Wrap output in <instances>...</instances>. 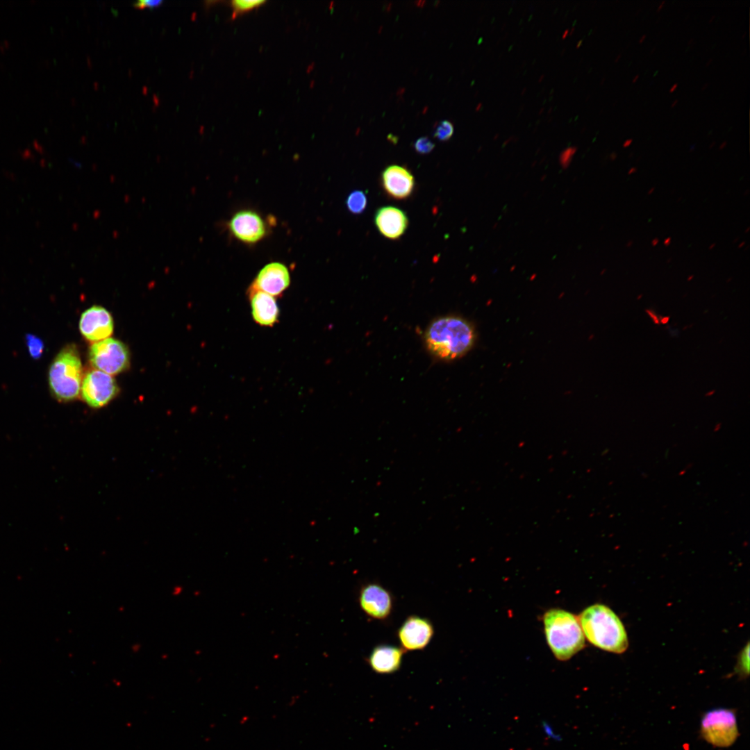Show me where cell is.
<instances>
[{"mask_svg": "<svg viewBox=\"0 0 750 750\" xmlns=\"http://www.w3.org/2000/svg\"><path fill=\"white\" fill-rule=\"evenodd\" d=\"M665 3V1H662V2H661V3H660V4H659V6H658V8H657V11H659V10H660L661 8H662V7H663V6H664Z\"/></svg>", "mask_w": 750, "mask_h": 750, "instance_id": "cell-35", "label": "cell"}, {"mask_svg": "<svg viewBox=\"0 0 750 750\" xmlns=\"http://www.w3.org/2000/svg\"><path fill=\"white\" fill-rule=\"evenodd\" d=\"M659 243V239L656 238L651 240L652 247H656Z\"/></svg>", "mask_w": 750, "mask_h": 750, "instance_id": "cell-31", "label": "cell"}, {"mask_svg": "<svg viewBox=\"0 0 750 750\" xmlns=\"http://www.w3.org/2000/svg\"><path fill=\"white\" fill-rule=\"evenodd\" d=\"M403 653V649L392 645H379L372 650L368 662L377 673H392L400 667Z\"/></svg>", "mask_w": 750, "mask_h": 750, "instance_id": "cell-16", "label": "cell"}, {"mask_svg": "<svg viewBox=\"0 0 750 750\" xmlns=\"http://www.w3.org/2000/svg\"><path fill=\"white\" fill-rule=\"evenodd\" d=\"M435 144L427 137H421L414 143L415 150L420 154H427L432 151Z\"/></svg>", "mask_w": 750, "mask_h": 750, "instance_id": "cell-22", "label": "cell"}, {"mask_svg": "<svg viewBox=\"0 0 750 750\" xmlns=\"http://www.w3.org/2000/svg\"><path fill=\"white\" fill-rule=\"evenodd\" d=\"M161 3H162V1H158V0L138 1H137L135 3H134V6H136V7H139V8L147 7V6H148V7H153V6H158Z\"/></svg>", "mask_w": 750, "mask_h": 750, "instance_id": "cell-24", "label": "cell"}, {"mask_svg": "<svg viewBox=\"0 0 750 750\" xmlns=\"http://www.w3.org/2000/svg\"><path fill=\"white\" fill-rule=\"evenodd\" d=\"M26 344L28 348L29 355L33 359H39L44 353V344L42 339L33 334H26Z\"/></svg>", "mask_w": 750, "mask_h": 750, "instance_id": "cell-18", "label": "cell"}, {"mask_svg": "<svg viewBox=\"0 0 750 750\" xmlns=\"http://www.w3.org/2000/svg\"><path fill=\"white\" fill-rule=\"evenodd\" d=\"M251 315L254 321L264 326L278 322L279 309L274 297L250 285L249 288Z\"/></svg>", "mask_w": 750, "mask_h": 750, "instance_id": "cell-15", "label": "cell"}, {"mask_svg": "<svg viewBox=\"0 0 750 750\" xmlns=\"http://www.w3.org/2000/svg\"><path fill=\"white\" fill-rule=\"evenodd\" d=\"M660 324L666 325L670 320V316H660L659 315Z\"/></svg>", "mask_w": 750, "mask_h": 750, "instance_id": "cell-26", "label": "cell"}, {"mask_svg": "<svg viewBox=\"0 0 750 750\" xmlns=\"http://www.w3.org/2000/svg\"><path fill=\"white\" fill-rule=\"evenodd\" d=\"M620 58H621V54L619 53V54H618V55L617 56V57L615 58V62H617V61L619 60V59Z\"/></svg>", "mask_w": 750, "mask_h": 750, "instance_id": "cell-47", "label": "cell"}, {"mask_svg": "<svg viewBox=\"0 0 750 750\" xmlns=\"http://www.w3.org/2000/svg\"><path fill=\"white\" fill-rule=\"evenodd\" d=\"M642 297H643V294H638V295L637 296V297H636V299H637V300H640V299H641L642 298Z\"/></svg>", "mask_w": 750, "mask_h": 750, "instance_id": "cell-46", "label": "cell"}, {"mask_svg": "<svg viewBox=\"0 0 750 750\" xmlns=\"http://www.w3.org/2000/svg\"><path fill=\"white\" fill-rule=\"evenodd\" d=\"M638 78H639V75L638 74L633 78L632 82L633 83L636 82V81L638 79Z\"/></svg>", "mask_w": 750, "mask_h": 750, "instance_id": "cell-44", "label": "cell"}, {"mask_svg": "<svg viewBox=\"0 0 750 750\" xmlns=\"http://www.w3.org/2000/svg\"><path fill=\"white\" fill-rule=\"evenodd\" d=\"M265 2L264 0H233L231 1V6L233 8L232 17H235L236 15L258 7Z\"/></svg>", "mask_w": 750, "mask_h": 750, "instance_id": "cell-19", "label": "cell"}, {"mask_svg": "<svg viewBox=\"0 0 750 750\" xmlns=\"http://www.w3.org/2000/svg\"><path fill=\"white\" fill-rule=\"evenodd\" d=\"M89 359L96 369L110 375L126 370L130 362L126 345L113 338L94 342L90 348Z\"/></svg>", "mask_w": 750, "mask_h": 750, "instance_id": "cell-6", "label": "cell"}, {"mask_svg": "<svg viewBox=\"0 0 750 750\" xmlns=\"http://www.w3.org/2000/svg\"><path fill=\"white\" fill-rule=\"evenodd\" d=\"M694 276L693 274H691V275H690V276H688V278H687V281H692V279L694 278Z\"/></svg>", "mask_w": 750, "mask_h": 750, "instance_id": "cell-40", "label": "cell"}, {"mask_svg": "<svg viewBox=\"0 0 750 750\" xmlns=\"http://www.w3.org/2000/svg\"><path fill=\"white\" fill-rule=\"evenodd\" d=\"M747 35V33H744L742 35V38H744Z\"/></svg>", "mask_w": 750, "mask_h": 750, "instance_id": "cell-57", "label": "cell"}, {"mask_svg": "<svg viewBox=\"0 0 750 750\" xmlns=\"http://www.w3.org/2000/svg\"><path fill=\"white\" fill-rule=\"evenodd\" d=\"M671 242L672 238L670 237H667L664 240L663 244L665 247H668L671 244Z\"/></svg>", "mask_w": 750, "mask_h": 750, "instance_id": "cell-28", "label": "cell"}, {"mask_svg": "<svg viewBox=\"0 0 750 750\" xmlns=\"http://www.w3.org/2000/svg\"><path fill=\"white\" fill-rule=\"evenodd\" d=\"M748 249H749V246H747L744 250L747 251Z\"/></svg>", "mask_w": 750, "mask_h": 750, "instance_id": "cell-60", "label": "cell"}, {"mask_svg": "<svg viewBox=\"0 0 750 750\" xmlns=\"http://www.w3.org/2000/svg\"><path fill=\"white\" fill-rule=\"evenodd\" d=\"M737 672L743 677L749 673V645L747 644L740 654L737 665Z\"/></svg>", "mask_w": 750, "mask_h": 750, "instance_id": "cell-21", "label": "cell"}, {"mask_svg": "<svg viewBox=\"0 0 750 750\" xmlns=\"http://www.w3.org/2000/svg\"><path fill=\"white\" fill-rule=\"evenodd\" d=\"M708 83H704V84L703 85V86L701 87V90H705V89H706V88L708 87Z\"/></svg>", "mask_w": 750, "mask_h": 750, "instance_id": "cell-43", "label": "cell"}, {"mask_svg": "<svg viewBox=\"0 0 750 750\" xmlns=\"http://www.w3.org/2000/svg\"><path fill=\"white\" fill-rule=\"evenodd\" d=\"M645 38H646V35L645 34L642 35L641 36V38L639 39V42L640 43L642 42L644 40Z\"/></svg>", "mask_w": 750, "mask_h": 750, "instance_id": "cell-37", "label": "cell"}, {"mask_svg": "<svg viewBox=\"0 0 750 750\" xmlns=\"http://www.w3.org/2000/svg\"><path fill=\"white\" fill-rule=\"evenodd\" d=\"M715 17V15H712V17H710V19H709V20H708V22H712V20L714 19Z\"/></svg>", "mask_w": 750, "mask_h": 750, "instance_id": "cell-50", "label": "cell"}, {"mask_svg": "<svg viewBox=\"0 0 750 750\" xmlns=\"http://www.w3.org/2000/svg\"><path fill=\"white\" fill-rule=\"evenodd\" d=\"M646 314L651 318L655 325H660L659 315L652 308H646Z\"/></svg>", "mask_w": 750, "mask_h": 750, "instance_id": "cell-25", "label": "cell"}, {"mask_svg": "<svg viewBox=\"0 0 750 750\" xmlns=\"http://www.w3.org/2000/svg\"><path fill=\"white\" fill-rule=\"evenodd\" d=\"M695 149V144H692L690 149V151H692Z\"/></svg>", "mask_w": 750, "mask_h": 750, "instance_id": "cell-49", "label": "cell"}, {"mask_svg": "<svg viewBox=\"0 0 750 750\" xmlns=\"http://www.w3.org/2000/svg\"><path fill=\"white\" fill-rule=\"evenodd\" d=\"M731 281H732V277H729L728 278H727L726 282L729 283Z\"/></svg>", "mask_w": 750, "mask_h": 750, "instance_id": "cell-53", "label": "cell"}, {"mask_svg": "<svg viewBox=\"0 0 750 750\" xmlns=\"http://www.w3.org/2000/svg\"><path fill=\"white\" fill-rule=\"evenodd\" d=\"M677 87H678V84H677V83H674V85H672V87L670 88V89L669 90V92H674V91L676 90V89L677 88Z\"/></svg>", "mask_w": 750, "mask_h": 750, "instance_id": "cell-32", "label": "cell"}, {"mask_svg": "<svg viewBox=\"0 0 750 750\" xmlns=\"http://www.w3.org/2000/svg\"><path fill=\"white\" fill-rule=\"evenodd\" d=\"M433 627L427 619L410 616L398 631V637L403 650H420L431 641Z\"/></svg>", "mask_w": 750, "mask_h": 750, "instance_id": "cell-11", "label": "cell"}, {"mask_svg": "<svg viewBox=\"0 0 750 750\" xmlns=\"http://www.w3.org/2000/svg\"><path fill=\"white\" fill-rule=\"evenodd\" d=\"M82 364L74 344L65 347L52 361L48 374L50 390L60 401L77 398L81 388Z\"/></svg>", "mask_w": 750, "mask_h": 750, "instance_id": "cell-4", "label": "cell"}, {"mask_svg": "<svg viewBox=\"0 0 750 750\" xmlns=\"http://www.w3.org/2000/svg\"><path fill=\"white\" fill-rule=\"evenodd\" d=\"M79 329L90 342L107 339L113 331V320L110 312L101 306H92L81 316Z\"/></svg>", "mask_w": 750, "mask_h": 750, "instance_id": "cell-9", "label": "cell"}, {"mask_svg": "<svg viewBox=\"0 0 750 750\" xmlns=\"http://www.w3.org/2000/svg\"><path fill=\"white\" fill-rule=\"evenodd\" d=\"M715 392H716L715 390H714V389L710 390L705 394V397H710L712 396H713Z\"/></svg>", "mask_w": 750, "mask_h": 750, "instance_id": "cell-29", "label": "cell"}, {"mask_svg": "<svg viewBox=\"0 0 750 750\" xmlns=\"http://www.w3.org/2000/svg\"><path fill=\"white\" fill-rule=\"evenodd\" d=\"M672 260V258H669L667 260V262L669 263Z\"/></svg>", "mask_w": 750, "mask_h": 750, "instance_id": "cell-54", "label": "cell"}, {"mask_svg": "<svg viewBox=\"0 0 750 750\" xmlns=\"http://www.w3.org/2000/svg\"><path fill=\"white\" fill-rule=\"evenodd\" d=\"M749 230H750V227H749V226H748V227H747V228H746V230L744 231V233H748V232L749 231Z\"/></svg>", "mask_w": 750, "mask_h": 750, "instance_id": "cell-51", "label": "cell"}, {"mask_svg": "<svg viewBox=\"0 0 750 750\" xmlns=\"http://www.w3.org/2000/svg\"><path fill=\"white\" fill-rule=\"evenodd\" d=\"M374 221L378 232L391 240L399 239L408 226L406 214L402 210L390 206L379 208L375 212Z\"/></svg>", "mask_w": 750, "mask_h": 750, "instance_id": "cell-14", "label": "cell"}, {"mask_svg": "<svg viewBox=\"0 0 750 750\" xmlns=\"http://www.w3.org/2000/svg\"><path fill=\"white\" fill-rule=\"evenodd\" d=\"M749 191L748 190H746V192H744V195H747L749 194Z\"/></svg>", "mask_w": 750, "mask_h": 750, "instance_id": "cell-56", "label": "cell"}, {"mask_svg": "<svg viewBox=\"0 0 750 750\" xmlns=\"http://www.w3.org/2000/svg\"><path fill=\"white\" fill-rule=\"evenodd\" d=\"M575 152L576 148L571 147L565 149L561 153L560 156V162L563 167H567L569 165Z\"/></svg>", "mask_w": 750, "mask_h": 750, "instance_id": "cell-23", "label": "cell"}, {"mask_svg": "<svg viewBox=\"0 0 750 750\" xmlns=\"http://www.w3.org/2000/svg\"><path fill=\"white\" fill-rule=\"evenodd\" d=\"M632 142H633V139L632 138L627 139L624 142V143L622 144V147L624 148H626V147H629L632 144Z\"/></svg>", "mask_w": 750, "mask_h": 750, "instance_id": "cell-27", "label": "cell"}, {"mask_svg": "<svg viewBox=\"0 0 750 750\" xmlns=\"http://www.w3.org/2000/svg\"><path fill=\"white\" fill-rule=\"evenodd\" d=\"M654 190H655L654 187H652L651 188H650L649 190V191L647 192V194H649V195L651 194L654 192Z\"/></svg>", "mask_w": 750, "mask_h": 750, "instance_id": "cell-38", "label": "cell"}, {"mask_svg": "<svg viewBox=\"0 0 750 750\" xmlns=\"http://www.w3.org/2000/svg\"><path fill=\"white\" fill-rule=\"evenodd\" d=\"M381 181L385 192L397 200L408 198L415 186L412 173L406 167L397 165L385 167L381 173Z\"/></svg>", "mask_w": 750, "mask_h": 750, "instance_id": "cell-12", "label": "cell"}, {"mask_svg": "<svg viewBox=\"0 0 750 750\" xmlns=\"http://www.w3.org/2000/svg\"><path fill=\"white\" fill-rule=\"evenodd\" d=\"M715 142L714 141V142H712V143H710V144L709 145V148H710H710H712V147H714V145H715Z\"/></svg>", "mask_w": 750, "mask_h": 750, "instance_id": "cell-48", "label": "cell"}, {"mask_svg": "<svg viewBox=\"0 0 750 750\" xmlns=\"http://www.w3.org/2000/svg\"><path fill=\"white\" fill-rule=\"evenodd\" d=\"M693 41H694V40H693V39H690V40L688 41V44H691V43H692V42Z\"/></svg>", "mask_w": 750, "mask_h": 750, "instance_id": "cell-55", "label": "cell"}, {"mask_svg": "<svg viewBox=\"0 0 750 750\" xmlns=\"http://www.w3.org/2000/svg\"><path fill=\"white\" fill-rule=\"evenodd\" d=\"M290 276L283 263L274 262L264 266L258 273L251 286L270 294L281 295L290 285Z\"/></svg>", "mask_w": 750, "mask_h": 750, "instance_id": "cell-13", "label": "cell"}, {"mask_svg": "<svg viewBox=\"0 0 750 750\" xmlns=\"http://www.w3.org/2000/svg\"><path fill=\"white\" fill-rule=\"evenodd\" d=\"M726 144H727V142H726V141H724V142H723L722 143H721V144H720V145H719V149L720 150L723 149H724V147H725L726 146Z\"/></svg>", "mask_w": 750, "mask_h": 750, "instance_id": "cell-33", "label": "cell"}, {"mask_svg": "<svg viewBox=\"0 0 750 750\" xmlns=\"http://www.w3.org/2000/svg\"><path fill=\"white\" fill-rule=\"evenodd\" d=\"M547 643L555 657L567 660L585 647V636L578 618L566 610L553 608L543 617Z\"/></svg>", "mask_w": 750, "mask_h": 750, "instance_id": "cell-3", "label": "cell"}, {"mask_svg": "<svg viewBox=\"0 0 750 750\" xmlns=\"http://www.w3.org/2000/svg\"><path fill=\"white\" fill-rule=\"evenodd\" d=\"M745 244H746V242H745V241H742V242H740V243L739 244V245H738V247L739 249H740V248L743 247H744V246L745 245Z\"/></svg>", "mask_w": 750, "mask_h": 750, "instance_id": "cell-39", "label": "cell"}, {"mask_svg": "<svg viewBox=\"0 0 750 750\" xmlns=\"http://www.w3.org/2000/svg\"><path fill=\"white\" fill-rule=\"evenodd\" d=\"M739 239H740V238H739V237H737V238H735V240H734L733 241V243H735V242H737L738 241V240H739Z\"/></svg>", "mask_w": 750, "mask_h": 750, "instance_id": "cell-52", "label": "cell"}, {"mask_svg": "<svg viewBox=\"0 0 750 750\" xmlns=\"http://www.w3.org/2000/svg\"><path fill=\"white\" fill-rule=\"evenodd\" d=\"M358 600L362 611L372 618L385 619L392 612V596L378 583L364 585L360 591Z\"/></svg>", "mask_w": 750, "mask_h": 750, "instance_id": "cell-10", "label": "cell"}, {"mask_svg": "<svg viewBox=\"0 0 750 750\" xmlns=\"http://www.w3.org/2000/svg\"><path fill=\"white\" fill-rule=\"evenodd\" d=\"M715 245H716V243H712V244H710V245L709 246V247H708V249H709V250H712V249H713V248H714V247H715Z\"/></svg>", "mask_w": 750, "mask_h": 750, "instance_id": "cell-41", "label": "cell"}, {"mask_svg": "<svg viewBox=\"0 0 750 750\" xmlns=\"http://www.w3.org/2000/svg\"><path fill=\"white\" fill-rule=\"evenodd\" d=\"M633 155V152L630 153H629V157H631V156H632Z\"/></svg>", "mask_w": 750, "mask_h": 750, "instance_id": "cell-58", "label": "cell"}, {"mask_svg": "<svg viewBox=\"0 0 750 750\" xmlns=\"http://www.w3.org/2000/svg\"><path fill=\"white\" fill-rule=\"evenodd\" d=\"M633 240H629V241H628V242H627V243L626 244V247H631V246L633 245Z\"/></svg>", "mask_w": 750, "mask_h": 750, "instance_id": "cell-36", "label": "cell"}, {"mask_svg": "<svg viewBox=\"0 0 750 750\" xmlns=\"http://www.w3.org/2000/svg\"><path fill=\"white\" fill-rule=\"evenodd\" d=\"M678 99H676V100H674V101H673V103H672V105H671V107H672H672H674V106H676V103H678Z\"/></svg>", "mask_w": 750, "mask_h": 750, "instance_id": "cell-42", "label": "cell"}, {"mask_svg": "<svg viewBox=\"0 0 750 750\" xmlns=\"http://www.w3.org/2000/svg\"><path fill=\"white\" fill-rule=\"evenodd\" d=\"M583 634L595 647L615 653H624L628 640L625 628L618 616L608 606L594 604L577 617Z\"/></svg>", "mask_w": 750, "mask_h": 750, "instance_id": "cell-2", "label": "cell"}, {"mask_svg": "<svg viewBox=\"0 0 750 750\" xmlns=\"http://www.w3.org/2000/svg\"><path fill=\"white\" fill-rule=\"evenodd\" d=\"M700 733L703 740L714 747L732 746L739 736L735 711L726 708L707 710L701 719Z\"/></svg>", "mask_w": 750, "mask_h": 750, "instance_id": "cell-5", "label": "cell"}, {"mask_svg": "<svg viewBox=\"0 0 750 750\" xmlns=\"http://www.w3.org/2000/svg\"><path fill=\"white\" fill-rule=\"evenodd\" d=\"M453 133V126L448 120H443L439 123L434 131V137L441 141L450 139Z\"/></svg>", "mask_w": 750, "mask_h": 750, "instance_id": "cell-20", "label": "cell"}, {"mask_svg": "<svg viewBox=\"0 0 750 750\" xmlns=\"http://www.w3.org/2000/svg\"><path fill=\"white\" fill-rule=\"evenodd\" d=\"M81 391L83 400L90 406L101 408L117 395L118 386L110 374L94 369L85 374Z\"/></svg>", "mask_w": 750, "mask_h": 750, "instance_id": "cell-7", "label": "cell"}, {"mask_svg": "<svg viewBox=\"0 0 750 750\" xmlns=\"http://www.w3.org/2000/svg\"><path fill=\"white\" fill-rule=\"evenodd\" d=\"M636 172H637V168L635 167H631L629 169V170L628 172V174L631 175V174H633L635 173Z\"/></svg>", "mask_w": 750, "mask_h": 750, "instance_id": "cell-30", "label": "cell"}, {"mask_svg": "<svg viewBox=\"0 0 750 750\" xmlns=\"http://www.w3.org/2000/svg\"><path fill=\"white\" fill-rule=\"evenodd\" d=\"M228 226L235 238L247 244L258 242L267 233L266 222L257 212L251 210L235 212Z\"/></svg>", "mask_w": 750, "mask_h": 750, "instance_id": "cell-8", "label": "cell"}, {"mask_svg": "<svg viewBox=\"0 0 750 750\" xmlns=\"http://www.w3.org/2000/svg\"><path fill=\"white\" fill-rule=\"evenodd\" d=\"M476 333L472 325L457 316H446L432 322L424 334L428 350L445 360L459 358L473 347Z\"/></svg>", "mask_w": 750, "mask_h": 750, "instance_id": "cell-1", "label": "cell"}, {"mask_svg": "<svg viewBox=\"0 0 750 750\" xmlns=\"http://www.w3.org/2000/svg\"><path fill=\"white\" fill-rule=\"evenodd\" d=\"M367 199L362 190H354L346 199V206L349 211L355 215L361 214L366 209Z\"/></svg>", "mask_w": 750, "mask_h": 750, "instance_id": "cell-17", "label": "cell"}, {"mask_svg": "<svg viewBox=\"0 0 750 750\" xmlns=\"http://www.w3.org/2000/svg\"><path fill=\"white\" fill-rule=\"evenodd\" d=\"M712 61V58H710L706 63V66H708Z\"/></svg>", "mask_w": 750, "mask_h": 750, "instance_id": "cell-45", "label": "cell"}, {"mask_svg": "<svg viewBox=\"0 0 750 750\" xmlns=\"http://www.w3.org/2000/svg\"><path fill=\"white\" fill-rule=\"evenodd\" d=\"M617 153H616L615 152H612V153L610 154V159H611L612 160H615V159L617 158Z\"/></svg>", "mask_w": 750, "mask_h": 750, "instance_id": "cell-34", "label": "cell"}, {"mask_svg": "<svg viewBox=\"0 0 750 750\" xmlns=\"http://www.w3.org/2000/svg\"><path fill=\"white\" fill-rule=\"evenodd\" d=\"M681 197L678 198V199H677V201H681Z\"/></svg>", "mask_w": 750, "mask_h": 750, "instance_id": "cell-59", "label": "cell"}]
</instances>
